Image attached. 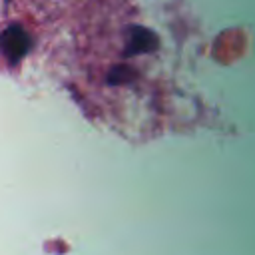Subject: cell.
Listing matches in <instances>:
<instances>
[{
	"label": "cell",
	"instance_id": "obj_1",
	"mask_svg": "<svg viewBox=\"0 0 255 255\" xmlns=\"http://www.w3.org/2000/svg\"><path fill=\"white\" fill-rule=\"evenodd\" d=\"M0 46H2V52L8 58V62L14 64L28 54V50L32 46V38L22 26L12 24L0 34Z\"/></svg>",
	"mask_w": 255,
	"mask_h": 255
},
{
	"label": "cell",
	"instance_id": "obj_2",
	"mask_svg": "<svg viewBox=\"0 0 255 255\" xmlns=\"http://www.w3.org/2000/svg\"><path fill=\"white\" fill-rule=\"evenodd\" d=\"M157 48V38L147 30V28H141V26H131L129 30V44L126 48V54L128 56H133V54H145V52H153Z\"/></svg>",
	"mask_w": 255,
	"mask_h": 255
},
{
	"label": "cell",
	"instance_id": "obj_3",
	"mask_svg": "<svg viewBox=\"0 0 255 255\" xmlns=\"http://www.w3.org/2000/svg\"><path fill=\"white\" fill-rule=\"evenodd\" d=\"M131 80H135V70L129 68L128 64H118V66H114L112 72H110V76H108V82H110L112 86H122V84H128V82H131Z\"/></svg>",
	"mask_w": 255,
	"mask_h": 255
}]
</instances>
